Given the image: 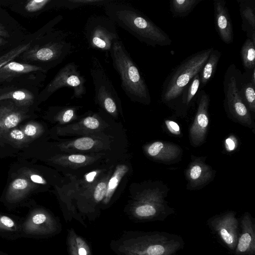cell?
Masks as SVG:
<instances>
[{"label":"cell","instance_id":"1","mask_svg":"<svg viewBox=\"0 0 255 255\" xmlns=\"http://www.w3.org/2000/svg\"><path fill=\"white\" fill-rule=\"evenodd\" d=\"M104 7L107 17L141 42L153 47L171 44L172 40L163 30L129 4L111 0Z\"/></svg>","mask_w":255,"mask_h":255},{"label":"cell","instance_id":"2","mask_svg":"<svg viewBox=\"0 0 255 255\" xmlns=\"http://www.w3.org/2000/svg\"><path fill=\"white\" fill-rule=\"evenodd\" d=\"M120 255H176L184 247L179 235L166 232H135L112 243Z\"/></svg>","mask_w":255,"mask_h":255},{"label":"cell","instance_id":"3","mask_svg":"<svg viewBox=\"0 0 255 255\" xmlns=\"http://www.w3.org/2000/svg\"><path fill=\"white\" fill-rule=\"evenodd\" d=\"M110 54L125 93L133 101L149 104L151 98L145 81L121 39L113 44Z\"/></svg>","mask_w":255,"mask_h":255},{"label":"cell","instance_id":"4","mask_svg":"<svg viewBox=\"0 0 255 255\" xmlns=\"http://www.w3.org/2000/svg\"><path fill=\"white\" fill-rule=\"evenodd\" d=\"M214 49L206 48L190 55L172 70L162 86L161 99L163 103L174 107L183 90L194 76L200 73Z\"/></svg>","mask_w":255,"mask_h":255},{"label":"cell","instance_id":"5","mask_svg":"<svg viewBox=\"0 0 255 255\" xmlns=\"http://www.w3.org/2000/svg\"><path fill=\"white\" fill-rule=\"evenodd\" d=\"M62 19L63 16L59 15L50 22L44 42L26 50L25 56L28 59L41 62L52 67L61 63L75 51L77 46L70 33L65 30H54V26Z\"/></svg>","mask_w":255,"mask_h":255},{"label":"cell","instance_id":"6","mask_svg":"<svg viewBox=\"0 0 255 255\" xmlns=\"http://www.w3.org/2000/svg\"><path fill=\"white\" fill-rule=\"evenodd\" d=\"M241 73L234 64H230L227 68L223 83L224 107L227 115L234 122L254 129L255 123L251 112L239 92L238 83Z\"/></svg>","mask_w":255,"mask_h":255},{"label":"cell","instance_id":"7","mask_svg":"<svg viewBox=\"0 0 255 255\" xmlns=\"http://www.w3.org/2000/svg\"><path fill=\"white\" fill-rule=\"evenodd\" d=\"M169 189L162 182L133 208V217L140 222L163 221L175 213L165 200Z\"/></svg>","mask_w":255,"mask_h":255},{"label":"cell","instance_id":"8","mask_svg":"<svg viewBox=\"0 0 255 255\" xmlns=\"http://www.w3.org/2000/svg\"><path fill=\"white\" fill-rule=\"evenodd\" d=\"M83 34L89 47L110 53L113 44L120 39L116 25L108 17L94 14L88 18Z\"/></svg>","mask_w":255,"mask_h":255},{"label":"cell","instance_id":"9","mask_svg":"<svg viewBox=\"0 0 255 255\" xmlns=\"http://www.w3.org/2000/svg\"><path fill=\"white\" fill-rule=\"evenodd\" d=\"M90 71L96 101L110 114H115L118 110L120 100L110 76L96 56L91 58Z\"/></svg>","mask_w":255,"mask_h":255},{"label":"cell","instance_id":"10","mask_svg":"<svg viewBox=\"0 0 255 255\" xmlns=\"http://www.w3.org/2000/svg\"><path fill=\"white\" fill-rule=\"evenodd\" d=\"M206 224L219 242L234 254L240 233L237 212L228 210L209 218Z\"/></svg>","mask_w":255,"mask_h":255},{"label":"cell","instance_id":"11","mask_svg":"<svg viewBox=\"0 0 255 255\" xmlns=\"http://www.w3.org/2000/svg\"><path fill=\"white\" fill-rule=\"evenodd\" d=\"M86 79L81 74L78 65L74 62H70L59 70L42 94L48 97L58 90L65 87L72 89L73 98H82L86 93Z\"/></svg>","mask_w":255,"mask_h":255},{"label":"cell","instance_id":"12","mask_svg":"<svg viewBox=\"0 0 255 255\" xmlns=\"http://www.w3.org/2000/svg\"><path fill=\"white\" fill-rule=\"evenodd\" d=\"M197 102V112L189 129L190 142L194 147L201 145L206 138L209 125V95L204 90L199 91Z\"/></svg>","mask_w":255,"mask_h":255},{"label":"cell","instance_id":"13","mask_svg":"<svg viewBox=\"0 0 255 255\" xmlns=\"http://www.w3.org/2000/svg\"><path fill=\"white\" fill-rule=\"evenodd\" d=\"M206 159V157L191 155V160L185 171L187 189H201L213 180L215 171L205 163Z\"/></svg>","mask_w":255,"mask_h":255},{"label":"cell","instance_id":"14","mask_svg":"<svg viewBox=\"0 0 255 255\" xmlns=\"http://www.w3.org/2000/svg\"><path fill=\"white\" fill-rule=\"evenodd\" d=\"M239 220L240 233L234 255H255V219L245 212Z\"/></svg>","mask_w":255,"mask_h":255},{"label":"cell","instance_id":"15","mask_svg":"<svg viewBox=\"0 0 255 255\" xmlns=\"http://www.w3.org/2000/svg\"><path fill=\"white\" fill-rule=\"evenodd\" d=\"M27 234L48 235L57 231V221L48 213L41 210L32 212L22 226Z\"/></svg>","mask_w":255,"mask_h":255},{"label":"cell","instance_id":"16","mask_svg":"<svg viewBox=\"0 0 255 255\" xmlns=\"http://www.w3.org/2000/svg\"><path fill=\"white\" fill-rule=\"evenodd\" d=\"M213 7L215 26L219 37L227 44L233 43V24L226 1L224 0H214Z\"/></svg>","mask_w":255,"mask_h":255},{"label":"cell","instance_id":"17","mask_svg":"<svg viewBox=\"0 0 255 255\" xmlns=\"http://www.w3.org/2000/svg\"><path fill=\"white\" fill-rule=\"evenodd\" d=\"M148 154L163 163H173L179 160L182 154L180 146L173 142L156 141L150 144L147 149Z\"/></svg>","mask_w":255,"mask_h":255},{"label":"cell","instance_id":"18","mask_svg":"<svg viewBox=\"0 0 255 255\" xmlns=\"http://www.w3.org/2000/svg\"><path fill=\"white\" fill-rule=\"evenodd\" d=\"M242 19V29L255 44V0H237Z\"/></svg>","mask_w":255,"mask_h":255},{"label":"cell","instance_id":"19","mask_svg":"<svg viewBox=\"0 0 255 255\" xmlns=\"http://www.w3.org/2000/svg\"><path fill=\"white\" fill-rule=\"evenodd\" d=\"M45 71L40 66L10 61L0 70V82L8 81L20 75L31 72Z\"/></svg>","mask_w":255,"mask_h":255},{"label":"cell","instance_id":"20","mask_svg":"<svg viewBox=\"0 0 255 255\" xmlns=\"http://www.w3.org/2000/svg\"><path fill=\"white\" fill-rule=\"evenodd\" d=\"M250 72L241 73L239 79L238 88L240 96L250 111L255 112V85L250 81Z\"/></svg>","mask_w":255,"mask_h":255},{"label":"cell","instance_id":"21","mask_svg":"<svg viewBox=\"0 0 255 255\" xmlns=\"http://www.w3.org/2000/svg\"><path fill=\"white\" fill-rule=\"evenodd\" d=\"M221 56L217 49H213L199 73L200 89L203 88L213 77Z\"/></svg>","mask_w":255,"mask_h":255},{"label":"cell","instance_id":"22","mask_svg":"<svg viewBox=\"0 0 255 255\" xmlns=\"http://www.w3.org/2000/svg\"><path fill=\"white\" fill-rule=\"evenodd\" d=\"M67 245L69 255H92L88 243L72 229L68 233Z\"/></svg>","mask_w":255,"mask_h":255},{"label":"cell","instance_id":"23","mask_svg":"<svg viewBox=\"0 0 255 255\" xmlns=\"http://www.w3.org/2000/svg\"><path fill=\"white\" fill-rule=\"evenodd\" d=\"M200 80L199 73L192 79L189 84L183 90L181 95L174 108L182 109L186 111L194 97L200 89Z\"/></svg>","mask_w":255,"mask_h":255},{"label":"cell","instance_id":"24","mask_svg":"<svg viewBox=\"0 0 255 255\" xmlns=\"http://www.w3.org/2000/svg\"><path fill=\"white\" fill-rule=\"evenodd\" d=\"M22 115L19 111L9 106L0 107V131L11 128L20 122Z\"/></svg>","mask_w":255,"mask_h":255},{"label":"cell","instance_id":"25","mask_svg":"<svg viewBox=\"0 0 255 255\" xmlns=\"http://www.w3.org/2000/svg\"><path fill=\"white\" fill-rule=\"evenodd\" d=\"M203 0H170L169 9L174 17L188 15Z\"/></svg>","mask_w":255,"mask_h":255},{"label":"cell","instance_id":"26","mask_svg":"<svg viewBox=\"0 0 255 255\" xmlns=\"http://www.w3.org/2000/svg\"><path fill=\"white\" fill-rule=\"evenodd\" d=\"M10 99L19 106H26L33 103L32 93L25 89H18L3 93L0 95V101Z\"/></svg>","mask_w":255,"mask_h":255},{"label":"cell","instance_id":"27","mask_svg":"<svg viewBox=\"0 0 255 255\" xmlns=\"http://www.w3.org/2000/svg\"><path fill=\"white\" fill-rule=\"evenodd\" d=\"M243 65L245 69L251 70L255 68V44L247 38L240 51Z\"/></svg>","mask_w":255,"mask_h":255},{"label":"cell","instance_id":"28","mask_svg":"<svg viewBox=\"0 0 255 255\" xmlns=\"http://www.w3.org/2000/svg\"><path fill=\"white\" fill-rule=\"evenodd\" d=\"M111 0H62V7L73 9L88 5H106Z\"/></svg>","mask_w":255,"mask_h":255},{"label":"cell","instance_id":"29","mask_svg":"<svg viewBox=\"0 0 255 255\" xmlns=\"http://www.w3.org/2000/svg\"><path fill=\"white\" fill-rule=\"evenodd\" d=\"M29 186V183L26 179L23 178L15 179L11 183L9 188L10 199H18Z\"/></svg>","mask_w":255,"mask_h":255},{"label":"cell","instance_id":"30","mask_svg":"<svg viewBox=\"0 0 255 255\" xmlns=\"http://www.w3.org/2000/svg\"><path fill=\"white\" fill-rule=\"evenodd\" d=\"M30 45V43H28L19 45L0 57V70L5 65L29 49Z\"/></svg>","mask_w":255,"mask_h":255},{"label":"cell","instance_id":"31","mask_svg":"<svg viewBox=\"0 0 255 255\" xmlns=\"http://www.w3.org/2000/svg\"><path fill=\"white\" fill-rule=\"evenodd\" d=\"M55 0H32L25 5V9L29 12H35L45 8L48 5L54 3Z\"/></svg>","mask_w":255,"mask_h":255},{"label":"cell","instance_id":"32","mask_svg":"<svg viewBox=\"0 0 255 255\" xmlns=\"http://www.w3.org/2000/svg\"><path fill=\"white\" fill-rule=\"evenodd\" d=\"M16 229V224L12 219L6 216H0V229L14 231Z\"/></svg>","mask_w":255,"mask_h":255},{"label":"cell","instance_id":"33","mask_svg":"<svg viewBox=\"0 0 255 255\" xmlns=\"http://www.w3.org/2000/svg\"><path fill=\"white\" fill-rule=\"evenodd\" d=\"M94 140L92 138L87 137L78 138L74 143L75 147L80 150L91 149L94 145Z\"/></svg>","mask_w":255,"mask_h":255},{"label":"cell","instance_id":"34","mask_svg":"<svg viewBox=\"0 0 255 255\" xmlns=\"http://www.w3.org/2000/svg\"><path fill=\"white\" fill-rule=\"evenodd\" d=\"M106 184L105 183L100 182L97 185L94 193V198L97 202L103 199L106 194Z\"/></svg>","mask_w":255,"mask_h":255},{"label":"cell","instance_id":"35","mask_svg":"<svg viewBox=\"0 0 255 255\" xmlns=\"http://www.w3.org/2000/svg\"><path fill=\"white\" fill-rule=\"evenodd\" d=\"M165 124L167 129L170 133L177 136H180L181 134L180 128L176 122L172 120H167L165 121Z\"/></svg>","mask_w":255,"mask_h":255},{"label":"cell","instance_id":"36","mask_svg":"<svg viewBox=\"0 0 255 255\" xmlns=\"http://www.w3.org/2000/svg\"><path fill=\"white\" fill-rule=\"evenodd\" d=\"M84 125L90 129H96L99 125L98 120L93 117H88L86 118L83 122Z\"/></svg>","mask_w":255,"mask_h":255},{"label":"cell","instance_id":"37","mask_svg":"<svg viewBox=\"0 0 255 255\" xmlns=\"http://www.w3.org/2000/svg\"><path fill=\"white\" fill-rule=\"evenodd\" d=\"M37 131V128L32 124L27 125L23 128V132L24 134L28 136H34Z\"/></svg>","mask_w":255,"mask_h":255},{"label":"cell","instance_id":"38","mask_svg":"<svg viewBox=\"0 0 255 255\" xmlns=\"http://www.w3.org/2000/svg\"><path fill=\"white\" fill-rule=\"evenodd\" d=\"M11 137L15 140H21L25 138L24 132L19 129H14L10 132Z\"/></svg>","mask_w":255,"mask_h":255},{"label":"cell","instance_id":"39","mask_svg":"<svg viewBox=\"0 0 255 255\" xmlns=\"http://www.w3.org/2000/svg\"><path fill=\"white\" fill-rule=\"evenodd\" d=\"M68 159L72 162L81 163L86 160V157L83 155L72 154L68 157Z\"/></svg>","mask_w":255,"mask_h":255},{"label":"cell","instance_id":"40","mask_svg":"<svg viewBox=\"0 0 255 255\" xmlns=\"http://www.w3.org/2000/svg\"><path fill=\"white\" fill-rule=\"evenodd\" d=\"M74 110L72 108H68L66 110L62 116V120L64 122H68L71 120L73 117Z\"/></svg>","mask_w":255,"mask_h":255},{"label":"cell","instance_id":"41","mask_svg":"<svg viewBox=\"0 0 255 255\" xmlns=\"http://www.w3.org/2000/svg\"><path fill=\"white\" fill-rule=\"evenodd\" d=\"M30 179L33 182L39 183V184H45V181L39 175L36 174H33L30 176Z\"/></svg>","mask_w":255,"mask_h":255},{"label":"cell","instance_id":"42","mask_svg":"<svg viewBox=\"0 0 255 255\" xmlns=\"http://www.w3.org/2000/svg\"><path fill=\"white\" fill-rule=\"evenodd\" d=\"M118 183V177L115 175L113 176L109 181V188L111 190L114 189L117 185Z\"/></svg>","mask_w":255,"mask_h":255},{"label":"cell","instance_id":"43","mask_svg":"<svg viewBox=\"0 0 255 255\" xmlns=\"http://www.w3.org/2000/svg\"><path fill=\"white\" fill-rule=\"evenodd\" d=\"M9 34L5 27L0 23V36L7 37Z\"/></svg>","mask_w":255,"mask_h":255},{"label":"cell","instance_id":"44","mask_svg":"<svg viewBox=\"0 0 255 255\" xmlns=\"http://www.w3.org/2000/svg\"><path fill=\"white\" fill-rule=\"evenodd\" d=\"M96 175V172L93 171L89 173L86 176V180L88 182L92 181Z\"/></svg>","mask_w":255,"mask_h":255},{"label":"cell","instance_id":"45","mask_svg":"<svg viewBox=\"0 0 255 255\" xmlns=\"http://www.w3.org/2000/svg\"><path fill=\"white\" fill-rule=\"evenodd\" d=\"M250 78L251 82L255 85V68L251 70Z\"/></svg>","mask_w":255,"mask_h":255},{"label":"cell","instance_id":"46","mask_svg":"<svg viewBox=\"0 0 255 255\" xmlns=\"http://www.w3.org/2000/svg\"><path fill=\"white\" fill-rule=\"evenodd\" d=\"M227 144H228V148L230 150H233L235 148V143L232 139L228 138L227 139Z\"/></svg>","mask_w":255,"mask_h":255},{"label":"cell","instance_id":"47","mask_svg":"<svg viewBox=\"0 0 255 255\" xmlns=\"http://www.w3.org/2000/svg\"><path fill=\"white\" fill-rule=\"evenodd\" d=\"M3 43H4V41H3V39H1V38H0V45H1Z\"/></svg>","mask_w":255,"mask_h":255}]
</instances>
